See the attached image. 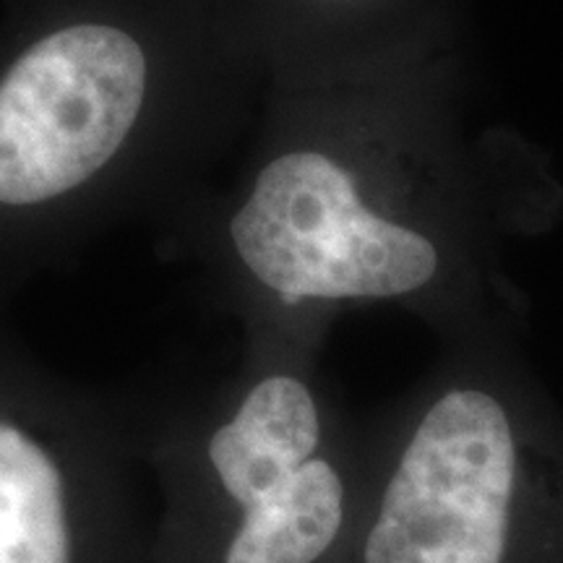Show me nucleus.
<instances>
[{
  "label": "nucleus",
  "instance_id": "1",
  "mask_svg": "<svg viewBox=\"0 0 563 563\" xmlns=\"http://www.w3.org/2000/svg\"><path fill=\"white\" fill-rule=\"evenodd\" d=\"M230 235L243 264L287 302L394 298L439 269L428 238L363 207L350 175L319 152L269 162Z\"/></svg>",
  "mask_w": 563,
  "mask_h": 563
},
{
  "label": "nucleus",
  "instance_id": "6",
  "mask_svg": "<svg viewBox=\"0 0 563 563\" xmlns=\"http://www.w3.org/2000/svg\"><path fill=\"white\" fill-rule=\"evenodd\" d=\"M58 470L37 443L0 422V563H68Z\"/></svg>",
  "mask_w": 563,
  "mask_h": 563
},
{
  "label": "nucleus",
  "instance_id": "4",
  "mask_svg": "<svg viewBox=\"0 0 563 563\" xmlns=\"http://www.w3.org/2000/svg\"><path fill=\"white\" fill-rule=\"evenodd\" d=\"M319 433L311 391L290 376H272L249 394L235 420L214 433L209 460L224 490L251 509L311 462Z\"/></svg>",
  "mask_w": 563,
  "mask_h": 563
},
{
  "label": "nucleus",
  "instance_id": "5",
  "mask_svg": "<svg viewBox=\"0 0 563 563\" xmlns=\"http://www.w3.org/2000/svg\"><path fill=\"white\" fill-rule=\"evenodd\" d=\"M344 517V488L323 460L306 462L264 501L245 509L228 563H313L334 543Z\"/></svg>",
  "mask_w": 563,
  "mask_h": 563
},
{
  "label": "nucleus",
  "instance_id": "3",
  "mask_svg": "<svg viewBox=\"0 0 563 563\" xmlns=\"http://www.w3.org/2000/svg\"><path fill=\"white\" fill-rule=\"evenodd\" d=\"M146 91L139 42L100 24L40 40L0 81V203L81 186L121 150Z\"/></svg>",
  "mask_w": 563,
  "mask_h": 563
},
{
  "label": "nucleus",
  "instance_id": "2",
  "mask_svg": "<svg viewBox=\"0 0 563 563\" xmlns=\"http://www.w3.org/2000/svg\"><path fill=\"white\" fill-rule=\"evenodd\" d=\"M517 501L509 412L483 389L443 394L386 485L365 563H504Z\"/></svg>",
  "mask_w": 563,
  "mask_h": 563
}]
</instances>
